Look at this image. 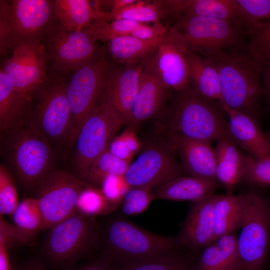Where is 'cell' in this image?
Listing matches in <instances>:
<instances>
[{"mask_svg": "<svg viewBox=\"0 0 270 270\" xmlns=\"http://www.w3.org/2000/svg\"><path fill=\"white\" fill-rule=\"evenodd\" d=\"M206 58L219 76L222 90L219 102L257 120L262 96V65L249 51L246 44Z\"/></svg>", "mask_w": 270, "mask_h": 270, "instance_id": "1", "label": "cell"}, {"mask_svg": "<svg viewBox=\"0 0 270 270\" xmlns=\"http://www.w3.org/2000/svg\"><path fill=\"white\" fill-rule=\"evenodd\" d=\"M102 258L114 268L166 260L182 255L177 238L146 231L129 220L117 217L108 223L102 234Z\"/></svg>", "mask_w": 270, "mask_h": 270, "instance_id": "2", "label": "cell"}, {"mask_svg": "<svg viewBox=\"0 0 270 270\" xmlns=\"http://www.w3.org/2000/svg\"><path fill=\"white\" fill-rule=\"evenodd\" d=\"M174 92L160 118L166 134L211 144L230 136L228 122L218 102L200 96L189 85Z\"/></svg>", "mask_w": 270, "mask_h": 270, "instance_id": "3", "label": "cell"}, {"mask_svg": "<svg viewBox=\"0 0 270 270\" xmlns=\"http://www.w3.org/2000/svg\"><path fill=\"white\" fill-rule=\"evenodd\" d=\"M1 152L4 165L25 190H34L52 170L50 142L29 123L1 132Z\"/></svg>", "mask_w": 270, "mask_h": 270, "instance_id": "4", "label": "cell"}, {"mask_svg": "<svg viewBox=\"0 0 270 270\" xmlns=\"http://www.w3.org/2000/svg\"><path fill=\"white\" fill-rule=\"evenodd\" d=\"M49 230L44 253L48 262L59 270H69L102 242V234L94 218L77 212Z\"/></svg>", "mask_w": 270, "mask_h": 270, "instance_id": "5", "label": "cell"}, {"mask_svg": "<svg viewBox=\"0 0 270 270\" xmlns=\"http://www.w3.org/2000/svg\"><path fill=\"white\" fill-rule=\"evenodd\" d=\"M242 196L244 212L237 238L238 264L244 270H262L270 242V204L254 190Z\"/></svg>", "mask_w": 270, "mask_h": 270, "instance_id": "6", "label": "cell"}, {"mask_svg": "<svg viewBox=\"0 0 270 270\" xmlns=\"http://www.w3.org/2000/svg\"><path fill=\"white\" fill-rule=\"evenodd\" d=\"M125 122L108 102L101 96L85 119L74 142V175L79 178L108 150L114 134Z\"/></svg>", "mask_w": 270, "mask_h": 270, "instance_id": "7", "label": "cell"}, {"mask_svg": "<svg viewBox=\"0 0 270 270\" xmlns=\"http://www.w3.org/2000/svg\"><path fill=\"white\" fill-rule=\"evenodd\" d=\"M112 64L98 50L76 71L67 82L66 94L72 116L66 142H74L86 118L103 93Z\"/></svg>", "mask_w": 270, "mask_h": 270, "instance_id": "8", "label": "cell"}, {"mask_svg": "<svg viewBox=\"0 0 270 270\" xmlns=\"http://www.w3.org/2000/svg\"><path fill=\"white\" fill-rule=\"evenodd\" d=\"M174 15L176 18L174 26L182 36L188 50L204 57L246 43V32L235 24L202 16Z\"/></svg>", "mask_w": 270, "mask_h": 270, "instance_id": "9", "label": "cell"}, {"mask_svg": "<svg viewBox=\"0 0 270 270\" xmlns=\"http://www.w3.org/2000/svg\"><path fill=\"white\" fill-rule=\"evenodd\" d=\"M66 88L62 76H52L33 94L28 123L50 142H66L72 116Z\"/></svg>", "mask_w": 270, "mask_h": 270, "instance_id": "10", "label": "cell"}, {"mask_svg": "<svg viewBox=\"0 0 270 270\" xmlns=\"http://www.w3.org/2000/svg\"><path fill=\"white\" fill-rule=\"evenodd\" d=\"M46 60L59 75L76 71L98 51L95 42L84 30L69 29L52 22L42 40Z\"/></svg>", "mask_w": 270, "mask_h": 270, "instance_id": "11", "label": "cell"}, {"mask_svg": "<svg viewBox=\"0 0 270 270\" xmlns=\"http://www.w3.org/2000/svg\"><path fill=\"white\" fill-rule=\"evenodd\" d=\"M67 171L52 170L34 191L42 214L44 229H50L76 212L79 194L87 186Z\"/></svg>", "mask_w": 270, "mask_h": 270, "instance_id": "12", "label": "cell"}, {"mask_svg": "<svg viewBox=\"0 0 270 270\" xmlns=\"http://www.w3.org/2000/svg\"><path fill=\"white\" fill-rule=\"evenodd\" d=\"M174 151L168 140L151 141L146 144L124 174L130 187L152 190L182 176L183 169L176 159Z\"/></svg>", "mask_w": 270, "mask_h": 270, "instance_id": "13", "label": "cell"}, {"mask_svg": "<svg viewBox=\"0 0 270 270\" xmlns=\"http://www.w3.org/2000/svg\"><path fill=\"white\" fill-rule=\"evenodd\" d=\"M188 50L182 36L174 26L169 27L154 52L144 62L168 88L174 92L180 91L189 85Z\"/></svg>", "mask_w": 270, "mask_h": 270, "instance_id": "14", "label": "cell"}, {"mask_svg": "<svg viewBox=\"0 0 270 270\" xmlns=\"http://www.w3.org/2000/svg\"><path fill=\"white\" fill-rule=\"evenodd\" d=\"M10 4L12 29L10 50L24 44L41 42L53 22L54 1L13 0Z\"/></svg>", "mask_w": 270, "mask_h": 270, "instance_id": "15", "label": "cell"}, {"mask_svg": "<svg viewBox=\"0 0 270 270\" xmlns=\"http://www.w3.org/2000/svg\"><path fill=\"white\" fill-rule=\"evenodd\" d=\"M46 60L42 42L24 44L12 50L2 70L17 91L34 94L48 79Z\"/></svg>", "mask_w": 270, "mask_h": 270, "instance_id": "16", "label": "cell"}, {"mask_svg": "<svg viewBox=\"0 0 270 270\" xmlns=\"http://www.w3.org/2000/svg\"><path fill=\"white\" fill-rule=\"evenodd\" d=\"M144 62L133 65L112 64L102 96L112 106L126 125L130 122L139 88Z\"/></svg>", "mask_w": 270, "mask_h": 270, "instance_id": "17", "label": "cell"}, {"mask_svg": "<svg viewBox=\"0 0 270 270\" xmlns=\"http://www.w3.org/2000/svg\"><path fill=\"white\" fill-rule=\"evenodd\" d=\"M172 92L144 62L139 88L127 126L136 128L146 121L160 118L166 108Z\"/></svg>", "mask_w": 270, "mask_h": 270, "instance_id": "18", "label": "cell"}, {"mask_svg": "<svg viewBox=\"0 0 270 270\" xmlns=\"http://www.w3.org/2000/svg\"><path fill=\"white\" fill-rule=\"evenodd\" d=\"M216 194L192 202L178 240L182 248L192 251L204 248L213 242Z\"/></svg>", "mask_w": 270, "mask_h": 270, "instance_id": "19", "label": "cell"}, {"mask_svg": "<svg viewBox=\"0 0 270 270\" xmlns=\"http://www.w3.org/2000/svg\"><path fill=\"white\" fill-rule=\"evenodd\" d=\"M166 134L179 154L184 170L190 176L217 182L216 154L211 143L172 134Z\"/></svg>", "mask_w": 270, "mask_h": 270, "instance_id": "20", "label": "cell"}, {"mask_svg": "<svg viewBox=\"0 0 270 270\" xmlns=\"http://www.w3.org/2000/svg\"><path fill=\"white\" fill-rule=\"evenodd\" d=\"M219 104L228 118L230 135L233 140L250 156L256 159L270 158V145L257 120L234 110L224 104Z\"/></svg>", "mask_w": 270, "mask_h": 270, "instance_id": "21", "label": "cell"}, {"mask_svg": "<svg viewBox=\"0 0 270 270\" xmlns=\"http://www.w3.org/2000/svg\"><path fill=\"white\" fill-rule=\"evenodd\" d=\"M33 94L17 91L2 68L0 70V128L6 132L28 123Z\"/></svg>", "mask_w": 270, "mask_h": 270, "instance_id": "22", "label": "cell"}, {"mask_svg": "<svg viewBox=\"0 0 270 270\" xmlns=\"http://www.w3.org/2000/svg\"><path fill=\"white\" fill-rule=\"evenodd\" d=\"M94 6L88 0H54V15L58 23L69 29L82 30L94 20L110 21L109 12L102 10L100 1Z\"/></svg>", "mask_w": 270, "mask_h": 270, "instance_id": "23", "label": "cell"}, {"mask_svg": "<svg viewBox=\"0 0 270 270\" xmlns=\"http://www.w3.org/2000/svg\"><path fill=\"white\" fill-rule=\"evenodd\" d=\"M218 182L194 176H179L154 189L155 199L173 201L202 200L213 194Z\"/></svg>", "mask_w": 270, "mask_h": 270, "instance_id": "24", "label": "cell"}, {"mask_svg": "<svg viewBox=\"0 0 270 270\" xmlns=\"http://www.w3.org/2000/svg\"><path fill=\"white\" fill-rule=\"evenodd\" d=\"M214 149L216 158V180L227 188L232 189L241 182L248 156L239 150L230 136L218 140Z\"/></svg>", "mask_w": 270, "mask_h": 270, "instance_id": "25", "label": "cell"}, {"mask_svg": "<svg viewBox=\"0 0 270 270\" xmlns=\"http://www.w3.org/2000/svg\"><path fill=\"white\" fill-rule=\"evenodd\" d=\"M186 60L189 86L204 98L220 102V82L214 66L206 57L190 50L187 52Z\"/></svg>", "mask_w": 270, "mask_h": 270, "instance_id": "26", "label": "cell"}, {"mask_svg": "<svg viewBox=\"0 0 270 270\" xmlns=\"http://www.w3.org/2000/svg\"><path fill=\"white\" fill-rule=\"evenodd\" d=\"M238 236H222L205 247L194 270H227L238 264Z\"/></svg>", "mask_w": 270, "mask_h": 270, "instance_id": "27", "label": "cell"}, {"mask_svg": "<svg viewBox=\"0 0 270 270\" xmlns=\"http://www.w3.org/2000/svg\"><path fill=\"white\" fill-rule=\"evenodd\" d=\"M162 36L150 40L138 38L131 35L118 36L108 42V52L112 58L118 64H136L150 56Z\"/></svg>", "mask_w": 270, "mask_h": 270, "instance_id": "28", "label": "cell"}, {"mask_svg": "<svg viewBox=\"0 0 270 270\" xmlns=\"http://www.w3.org/2000/svg\"><path fill=\"white\" fill-rule=\"evenodd\" d=\"M244 212L242 194H217L214 207L213 241L240 228Z\"/></svg>", "mask_w": 270, "mask_h": 270, "instance_id": "29", "label": "cell"}, {"mask_svg": "<svg viewBox=\"0 0 270 270\" xmlns=\"http://www.w3.org/2000/svg\"><path fill=\"white\" fill-rule=\"evenodd\" d=\"M184 15L213 18L240 27V14L236 0H187Z\"/></svg>", "mask_w": 270, "mask_h": 270, "instance_id": "30", "label": "cell"}, {"mask_svg": "<svg viewBox=\"0 0 270 270\" xmlns=\"http://www.w3.org/2000/svg\"><path fill=\"white\" fill-rule=\"evenodd\" d=\"M170 14L166 0L136 1L120 11L110 15V20L124 19L144 22H156Z\"/></svg>", "mask_w": 270, "mask_h": 270, "instance_id": "31", "label": "cell"}, {"mask_svg": "<svg viewBox=\"0 0 270 270\" xmlns=\"http://www.w3.org/2000/svg\"><path fill=\"white\" fill-rule=\"evenodd\" d=\"M14 224L30 240L44 229V220L37 198H25L12 214Z\"/></svg>", "mask_w": 270, "mask_h": 270, "instance_id": "32", "label": "cell"}, {"mask_svg": "<svg viewBox=\"0 0 270 270\" xmlns=\"http://www.w3.org/2000/svg\"><path fill=\"white\" fill-rule=\"evenodd\" d=\"M130 164L116 157L108 150L80 178L87 185L99 188L100 183L106 176H124Z\"/></svg>", "mask_w": 270, "mask_h": 270, "instance_id": "33", "label": "cell"}, {"mask_svg": "<svg viewBox=\"0 0 270 270\" xmlns=\"http://www.w3.org/2000/svg\"><path fill=\"white\" fill-rule=\"evenodd\" d=\"M246 31L249 51L262 65L270 64V18L252 24Z\"/></svg>", "mask_w": 270, "mask_h": 270, "instance_id": "34", "label": "cell"}, {"mask_svg": "<svg viewBox=\"0 0 270 270\" xmlns=\"http://www.w3.org/2000/svg\"><path fill=\"white\" fill-rule=\"evenodd\" d=\"M140 23L132 20L118 19L110 22L94 20L83 30L95 42H108L115 38L130 35Z\"/></svg>", "mask_w": 270, "mask_h": 270, "instance_id": "35", "label": "cell"}, {"mask_svg": "<svg viewBox=\"0 0 270 270\" xmlns=\"http://www.w3.org/2000/svg\"><path fill=\"white\" fill-rule=\"evenodd\" d=\"M116 208L108 202L99 188L87 186L79 194L76 212L95 218L108 214Z\"/></svg>", "mask_w": 270, "mask_h": 270, "instance_id": "36", "label": "cell"}, {"mask_svg": "<svg viewBox=\"0 0 270 270\" xmlns=\"http://www.w3.org/2000/svg\"><path fill=\"white\" fill-rule=\"evenodd\" d=\"M13 176L4 164H0V214L12 216L18 204Z\"/></svg>", "mask_w": 270, "mask_h": 270, "instance_id": "37", "label": "cell"}, {"mask_svg": "<svg viewBox=\"0 0 270 270\" xmlns=\"http://www.w3.org/2000/svg\"><path fill=\"white\" fill-rule=\"evenodd\" d=\"M240 14V27L244 30L252 24L270 18V0H236Z\"/></svg>", "mask_w": 270, "mask_h": 270, "instance_id": "38", "label": "cell"}, {"mask_svg": "<svg viewBox=\"0 0 270 270\" xmlns=\"http://www.w3.org/2000/svg\"><path fill=\"white\" fill-rule=\"evenodd\" d=\"M241 182L258 187H270V158L256 159L248 156Z\"/></svg>", "mask_w": 270, "mask_h": 270, "instance_id": "39", "label": "cell"}, {"mask_svg": "<svg viewBox=\"0 0 270 270\" xmlns=\"http://www.w3.org/2000/svg\"><path fill=\"white\" fill-rule=\"evenodd\" d=\"M154 199L152 189L131 188L120 204L122 212L128 216L137 215L146 210Z\"/></svg>", "mask_w": 270, "mask_h": 270, "instance_id": "40", "label": "cell"}, {"mask_svg": "<svg viewBox=\"0 0 270 270\" xmlns=\"http://www.w3.org/2000/svg\"><path fill=\"white\" fill-rule=\"evenodd\" d=\"M114 268L116 270H194V269L190 260L182 255L166 260Z\"/></svg>", "mask_w": 270, "mask_h": 270, "instance_id": "41", "label": "cell"}, {"mask_svg": "<svg viewBox=\"0 0 270 270\" xmlns=\"http://www.w3.org/2000/svg\"><path fill=\"white\" fill-rule=\"evenodd\" d=\"M131 188L124 176H108L102 180L99 187L104 196L112 205L117 208Z\"/></svg>", "mask_w": 270, "mask_h": 270, "instance_id": "42", "label": "cell"}, {"mask_svg": "<svg viewBox=\"0 0 270 270\" xmlns=\"http://www.w3.org/2000/svg\"><path fill=\"white\" fill-rule=\"evenodd\" d=\"M11 12L10 2L0 0V52L6 54L10 50L12 35Z\"/></svg>", "mask_w": 270, "mask_h": 270, "instance_id": "43", "label": "cell"}, {"mask_svg": "<svg viewBox=\"0 0 270 270\" xmlns=\"http://www.w3.org/2000/svg\"><path fill=\"white\" fill-rule=\"evenodd\" d=\"M0 236L4 238L9 246L11 244H26L32 242L14 224H10L0 216Z\"/></svg>", "mask_w": 270, "mask_h": 270, "instance_id": "44", "label": "cell"}, {"mask_svg": "<svg viewBox=\"0 0 270 270\" xmlns=\"http://www.w3.org/2000/svg\"><path fill=\"white\" fill-rule=\"evenodd\" d=\"M168 28L160 22H154L150 26L140 23L130 35L142 40H152L164 36Z\"/></svg>", "mask_w": 270, "mask_h": 270, "instance_id": "45", "label": "cell"}, {"mask_svg": "<svg viewBox=\"0 0 270 270\" xmlns=\"http://www.w3.org/2000/svg\"><path fill=\"white\" fill-rule=\"evenodd\" d=\"M108 150L116 157L130 162L134 156L129 149L121 134L112 139Z\"/></svg>", "mask_w": 270, "mask_h": 270, "instance_id": "46", "label": "cell"}, {"mask_svg": "<svg viewBox=\"0 0 270 270\" xmlns=\"http://www.w3.org/2000/svg\"><path fill=\"white\" fill-rule=\"evenodd\" d=\"M129 149L135 156L143 148V144L138 138L136 128L132 126L128 127L121 133Z\"/></svg>", "mask_w": 270, "mask_h": 270, "instance_id": "47", "label": "cell"}, {"mask_svg": "<svg viewBox=\"0 0 270 270\" xmlns=\"http://www.w3.org/2000/svg\"><path fill=\"white\" fill-rule=\"evenodd\" d=\"M262 96L268 108L270 110V64L262 66Z\"/></svg>", "mask_w": 270, "mask_h": 270, "instance_id": "48", "label": "cell"}, {"mask_svg": "<svg viewBox=\"0 0 270 270\" xmlns=\"http://www.w3.org/2000/svg\"><path fill=\"white\" fill-rule=\"evenodd\" d=\"M74 270H116L107 261L102 258L88 262Z\"/></svg>", "mask_w": 270, "mask_h": 270, "instance_id": "49", "label": "cell"}, {"mask_svg": "<svg viewBox=\"0 0 270 270\" xmlns=\"http://www.w3.org/2000/svg\"><path fill=\"white\" fill-rule=\"evenodd\" d=\"M8 247L5 240L0 237V270H14L8 254Z\"/></svg>", "mask_w": 270, "mask_h": 270, "instance_id": "50", "label": "cell"}, {"mask_svg": "<svg viewBox=\"0 0 270 270\" xmlns=\"http://www.w3.org/2000/svg\"><path fill=\"white\" fill-rule=\"evenodd\" d=\"M136 1V0H108V4L110 6V12L111 14H115L131 5Z\"/></svg>", "mask_w": 270, "mask_h": 270, "instance_id": "51", "label": "cell"}, {"mask_svg": "<svg viewBox=\"0 0 270 270\" xmlns=\"http://www.w3.org/2000/svg\"><path fill=\"white\" fill-rule=\"evenodd\" d=\"M22 270H44V264L42 260L34 259L26 263Z\"/></svg>", "mask_w": 270, "mask_h": 270, "instance_id": "52", "label": "cell"}, {"mask_svg": "<svg viewBox=\"0 0 270 270\" xmlns=\"http://www.w3.org/2000/svg\"><path fill=\"white\" fill-rule=\"evenodd\" d=\"M227 270H244L239 264H238Z\"/></svg>", "mask_w": 270, "mask_h": 270, "instance_id": "53", "label": "cell"}, {"mask_svg": "<svg viewBox=\"0 0 270 270\" xmlns=\"http://www.w3.org/2000/svg\"><path fill=\"white\" fill-rule=\"evenodd\" d=\"M266 136L270 145V130L266 134Z\"/></svg>", "mask_w": 270, "mask_h": 270, "instance_id": "54", "label": "cell"}, {"mask_svg": "<svg viewBox=\"0 0 270 270\" xmlns=\"http://www.w3.org/2000/svg\"><path fill=\"white\" fill-rule=\"evenodd\" d=\"M20 270V269H15V270Z\"/></svg>", "mask_w": 270, "mask_h": 270, "instance_id": "55", "label": "cell"}]
</instances>
